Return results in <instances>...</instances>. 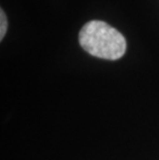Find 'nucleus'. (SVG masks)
<instances>
[{
    "label": "nucleus",
    "instance_id": "nucleus-1",
    "mask_svg": "<svg viewBox=\"0 0 159 160\" xmlns=\"http://www.w3.org/2000/svg\"><path fill=\"white\" fill-rule=\"evenodd\" d=\"M79 42L87 53L101 59L118 60L126 52L125 37L114 27L97 20L83 26Z\"/></svg>",
    "mask_w": 159,
    "mask_h": 160
},
{
    "label": "nucleus",
    "instance_id": "nucleus-2",
    "mask_svg": "<svg viewBox=\"0 0 159 160\" xmlns=\"http://www.w3.org/2000/svg\"><path fill=\"white\" fill-rule=\"evenodd\" d=\"M6 30H7V19H6L4 11L1 8L0 9V40L3 39Z\"/></svg>",
    "mask_w": 159,
    "mask_h": 160
}]
</instances>
